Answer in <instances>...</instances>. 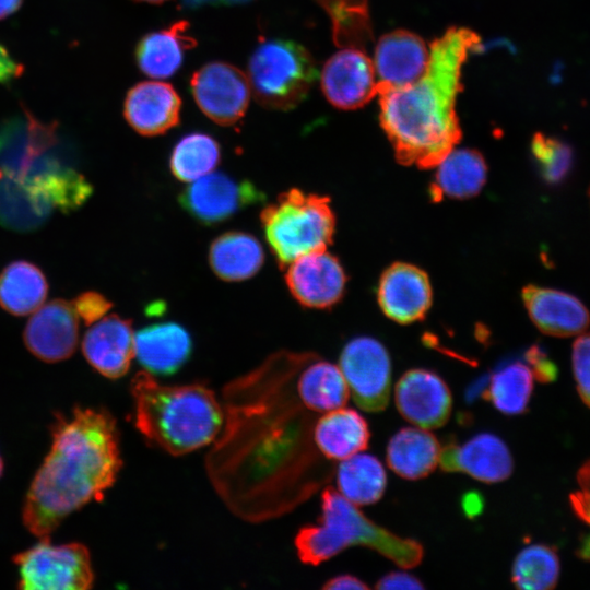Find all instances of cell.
<instances>
[{
	"mask_svg": "<svg viewBox=\"0 0 590 590\" xmlns=\"http://www.w3.org/2000/svg\"><path fill=\"white\" fill-rule=\"evenodd\" d=\"M51 446L27 489L22 508L25 528L39 539L72 512L102 500L121 469L116 421L104 409H73L56 414Z\"/></svg>",
	"mask_w": 590,
	"mask_h": 590,
	"instance_id": "obj_1",
	"label": "cell"
},
{
	"mask_svg": "<svg viewBox=\"0 0 590 590\" xmlns=\"http://www.w3.org/2000/svg\"><path fill=\"white\" fill-rule=\"evenodd\" d=\"M479 43L475 32L450 27L430 44L427 68L416 81L377 83L380 126L402 165L434 168L460 141L456 101L461 69Z\"/></svg>",
	"mask_w": 590,
	"mask_h": 590,
	"instance_id": "obj_2",
	"label": "cell"
},
{
	"mask_svg": "<svg viewBox=\"0 0 590 590\" xmlns=\"http://www.w3.org/2000/svg\"><path fill=\"white\" fill-rule=\"evenodd\" d=\"M134 425L152 445L182 456L212 442L222 429L223 409L201 384L162 385L148 371L131 381Z\"/></svg>",
	"mask_w": 590,
	"mask_h": 590,
	"instance_id": "obj_3",
	"label": "cell"
},
{
	"mask_svg": "<svg viewBox=\"0 0 590 590\" xmlns=\"http://www.w3.org/2000/svg\"><path fill=\"white\" fill-rule=\"evenodd\" d=\"M351 546L369 547L406 569L420 565L424 556L418 541L377 524L338 491L326 487L318 524L305 526L296 534L297 555L304 564L317 566Z\"/></svg>",
	"mask_w": 590,
	"mask_h": 590,
	"instance_id": "obj_4",
	"label": "cell"
},
{
	"mask_svg": "<svg viewBox=\"0 0 590 590\" xmlns=\"http://www.w3.org/2000/svg\"><path fill=\"white\" fill-rule=\"evenodd\" d=\"M266 239L280 267L326 250L335 232L330 199L293 188L281 193L260 215Z\"/></svg>",
	"mask_w": 590,
	"mask_h": 590,
	"instance_id": "obj_5",
	"label": "cell"
},
{
	"mask_svg": "<svg viewBox=\"0 0 590 590\" xmlns=\"http://www.w3.org/2000/svg\"><path fill=\"white\" fill-rule=\"evenodd\" d=\"M247 78L256 101L274 110H290L309 94L318 79L316 62L298 43L272 38L252 51Z\"/></svg>",
	"mask_w": 590,
	"mask_h": 590,
	"instance_id": "obj_6",
	"label": "cell"
},
{
	"mask_svg": "<svg viewBox=\"0 0 590 590\" xmlns=\"http://www.w3.org/2000/svg\"><path fill=\"white\" fill-rule=\"evenodd\" d=\"M17 588L26 590H86L94 571L88 548L81 543L52 544L49 539L13 556Z\"/></svg>",
	"mask_w": 590,
	"mask_h": 590,
	"instance_id": "obj_7",
	"label": "cell"
},
{
	"mask_svg": "<svg viewBox=\"0 0 590 590\" xmlns=\"http://www.w3.org/2000/svg\"><path fill=\"white\" fill-rule=\"evenodd\" d=\"M58 145L57 126L24 110L0 123V175L28 177L66 166Z\"/></svg>",
	"mask_w": 590,
	"mask_h": 590,
	"instance_id": "obj_8",
	"label": "cell"
},
{
	"mask_svg": "<svg viewBox=\"0 0 590 590\" xmlns=\"http://www.w3.org/2000/svg\"><path fill=\"white\" fill-rule=\"evenodd\" d=\"M340 369L355 404L366 412L386 409L391 389V359L371 337L350 340L340 355Z\"/></svg>",
	"mask_w": 590,
	"mask_h": 590,
	"instance_id": "obj_9",
	"label": "cell"
},
{
	"mask_svg": "<svg viewBox=\"0 0 590 590\" xmlns=\"http://www.w3.org/2000/svg\"><path fill=\"white\" fill-rule=\"evenodd\" d=\"M190 88L201 111L221 126H233L245 115L250 102L247 75L224 61H211L191 76Z\"/></svg>",
	"mask_w": 590,
	"mask_h": 590,
	"instance_id": "obj_10",
	"label": "cell"
},
{
	"mask_svg": "<svg viewBox=\"0 0 590 590\" xmlns=\"http://www.w3.org/2000/svg\"><path fill=\"white\" fill-rule=\"evenodd\" d=\"M263 199L252 182L224 173H210L192 181L179 196L184 210L205 225L222 223Z\"/></svg>",
	"mask_w": 590,
	"mask_h": 590,
	"instance_id": "obj_11",
	"label": "cell"
},
{
	"mask_svg": "<svg viewBox=\"0 0 590 590\" xmlns=\"http://www.w3.org/2000/svg\"><path fill=\"white\" fill-rule=\"evenodd\" d=\"M394 402L408 422L425 429L444 426L452 409L448 385L435 371L413 368L405 371L394 387Z\"/></svg>",
	"mask_w": 590,
	"mask_h": 590,
	"instance_id": "obj_12",
	"label": "cell"
},
{
	"mask_svg": "<svg viewBox=\"0 0 590 590\" xmlns=\"http://www.w3.org/2000/svg\"><path fill=\"white\" fill-rule=\"evenodd\" d=\"M286 268L287 287L303 306L327 309L342 298L346 274L338 258L327 250L304 255Z\"/></svg>",
	"mask_w": 590,
	"mask_h": 590,
	"instance_id": "obj_13",
	"label": "cell"
},
{
	"mask_svg": "<svg viewBox=\"0 0 590 590\" xmlns=\"http://www.w3.org/2000/svg\"><path fill=\"white\" fill-rule=\"evenodd\" d=\"M321 90L339 109H356L377 95L374 63L365 51L343 48L332 55L321 72Z\"/></svg>",
	"mask_w": 590,
	"mask_h": 590,
	"instance_id": "obj_14",
	"label": "cell"
},
{
	"mask_svg": "<svg viewBox=\"0 0 590 590\" xmlns=\"http://www.w3.org/2000/svg\"><path fill=\"white\" fill-rule=\"evenodd\" d=\"M27 350L40 361L69 358L79 342V316L72 302L54 299L42 305L28 320L24 333Z\"/></svg>",
	"mask_w": 590,
	"mask_h": 590,
	"instance_id": "obj_15",
	"label": "cell"
},
{
	"mask_svg": "<svg viewBox=\"0 0 590 590\" xmlns=\"http://www.w3.org/2000/svg\"><path fill=\"white\" fill-rule=\"evenodd\" d=\"M377 299L391 320L408 324L422 320L433 302V291L425 271L406 262L388 267L378 284Z\"/></svg>",
	"mask_w": 590,
	"mask_h": 590,
	"instance_id": "obj_16",
	"label": "cell"
},
{
	"mask_svg": "<svg viewBox=\"0 0 590 590\" xmlns=\"http://www.w3.org/2000/svg\"><path fill=\"white\" fill-rule=\"evenodd\" d=\"M442 471L463 472L484 483L507 480L514 470V460L505 441L493 433H480L463 445L448 442L440 450Z\"/></svg>",
	"mask_w": 590,
	"mask_h": 590,
	"instance_id": "obj_17",
	"label": "cell"
},
{
	"mask_svg": "<svg viewBox=\"0 0 590 590\" xmlns=\"http://www.w3.org/2000/svg\"><path fill=\"white\" fill-rule=\"evenodd\" d=\"M181 99L168 83L144 81L133 85L126 94L123 116L129 126L141 135H160L180 121Z\"/></svg>",
	"mask_w": 590,
	"mask_h": 590,
	"instance_id": "obj_18",
	"label": "cell"
},
{
	"mask_svg": "<svg viewBox=\"0 0 590 590\" xmlns=\"http://www.w3.org/2000/svg\"><path fill=\"white\" fill-rule=\"evenodd\" d=\"M87 363L109 379L125 376L134 357V333L129 319L117 315L103 317L90 328L82 341Z\"/></svg>",
	"mask_w": 590,
	"mask_h": 590,
	"instance_id": "obj_19",
	"label": "cell"
},
{
	"mask_svg": "<svg viewBox=\"0 0 590 590\" xmlns=\"http://www.w3.org/2000/svg\"><path fill=\"white\" fill-rule=\"evenodd\" d=\"M522 299L532 322L545 334L578 335L589 327L588 309L578 298L568 293L527 285L522 290Z\"/></svg>",
	"mask_w": 590,
	"mask_h": 590,
	"instance_id": "obj_20",
	"label": "cell"
},
{
	"mask_svg": "<svg viewBox=\"0 0 590 590\" xmlns=\"http://www.w3.org/2000/svg\"><path fill=\"white\" fill-rule=\"evenodd\" d=\"M428 60L429 48L416 34L405 30L385 34L375 48L377 83L390 86L412 83L425 72Z\"/></svg>",
	"mask_w": 590,
	"mask_h": 590,
	"instance_id": "obj_21",
	"label": "cell"
},
{
	"mask_svg": "<svg viewBox=\"0 0 590 590\" xmlns=\"http://www.w3.org/2000/svg\"><path fill=\"white\" fill-rule=\"evenodd\" d=\"M192 341L181 324L156 322L134 333V356L150 374L176 373L190 357Z\"/></svg>",
	"mask_w": 590,
	"mask_h": 590,
	"instance_id": "obj_22",
	"label": "cell"
},
{
	"mask_svg": "<svg viewBox=\"0 0 590 590\" xmlns=\"http://www.w3.org/2000/svg\"><path fill=\"white\" fill-rule=\"evenodd\" d=\"M55 209L33 179L0 175V225L21 233L42 227Z\"/></svg>",
	"mask_w": 590,
	"mask_h": 590,
	"instance_id": "obj_23",
	"label": "cell"
},
{
	"mask_svg": "<svg viewBox=\"0 0 590 590\" xmlns=\"http://www.w3.org/2000/svg\"><path fill=\"white\" fill-rule=\"evenodd\" d=\"M189 22L176 21L168 27L143 35L138 42L134 58L138 68L153 79H166L181 67L185 54L197 45L188 33Z\"/></svg>",
	"mask_w": 590,
	"mask_h": 590,
	"instance_id": "obj_24",
	"label": "cell"
},
{
	"mask_svg": "<svg viewBox=\"0 0 590 590\" xmlns=\"http://www.w3.org/2000/svg\"><path fill=\"white\" fill-rule=\"evenodd\" d=\"M370 429L356 410L339 408L319 417L314 425L312 440L329 460H344L369 446Z\"/></svg>",
	"mask_w": 590,
	"mask_h": 590,
	"instance_id": "obj_25",
	"label": "cell"
},
{
	"mask_svg": "<svg viewBox=\"0 0 590 590\" xmlns=\"http://www.w3.org/2000/svg\"><path fill=\"white\" fill-rule=\"evenodd\" d=\"M440 450L438 439L425 428L403 427L389 439L386 459L400 477L420 480L436 469Z\"/></svg>",
	"mask_w": 590,
	"mask_h": 590,
	"instance_id": "obj_26",
	"label": "cell"
},
{
	"mask_svg": "<svg viewBox=\"0 0 590 590\" xmlns=\"http://www.w3.org/2000/svg\"><path fill=\"white\" fill-rule=\"evenodd\" d=\"M430 185V196L435 201L442 197L468 199L476 196L487 177V166L483 156L471 149L452 150L437 166Z\"/></svg>",
	"mask_w": 590,
	"mask_h": 590,
	"instance_id": "obj_27",
	"label": "cell"
},
{
	"mask_svg": "<svg viewBox=\"0 0 590 590\" xmlns=\"http://www.w3.org/2000/svg\"><path fill=\"white\" fill-rule=\"evenodd\" d=\"M264 251L260 241L245 232H227L216 237L209 250L213 272L224 281H244L262 267Z\"/></svg>",
	"mask_w": 590,
	"mask_h": 590,
	"instance_id": "obj_28",
	"label": "cell"
},
{
	"mask_svg": "<svg viewBox=\"0 0 590 590\" xmlns=\"http://www.w3.org/2000/svg\"><path fill=\"white\" fill-rule=\"evenodd\" d=\"M296 392L309 411L326 413L346 404L350 390L340 367L316 355L296 381Z\"/></svg>",
	"mask_w": 590,
	"mask_h": 590,
	"instance_id": "obj_29",
	"label": "cell"
},
{
	"mask_svg": "<svg viewBox=\"0 0 590 590\" xmlns=\"http://www.w3.org/2000/svg\"><path fill=\"white\" fill-rule=\"evenodd\" d=\"M48 292L42 270L28 261H14L0 273V306L15 316L38 309Z\"/></svg>",
	"mask_w": 590,
	"mask_h": 590,
	"instance_id": "obj_30",
	"label": "cell"
},
{
	"mask_svg": "<svg viewBox=\"0 0 590 590\" xmlns=\"http://www.w3.org/2000/svg\"><path fill=\"white\" fill-rule=\"evenodd\" d=\"M335 481L339 493L356 506L377 503L387 487L382 463L368 453H356L342 460L335 472Z\"/></svg>",
	"mask_w": 590,
	"mask_h": 590,
	"instance_id": "obj_31",
	"label": "cell"
},
{
	"mask_svg": "<svg viewBox=\"0 0 590 590\" xmlns=\"http://www.w3.org/2000/svg\"><path fill=\"white\" fill-rule=\"evenodd\" d=\"M329 15L332 38L341 48H357L366 52L373 42L368 0H314Z\"/></svg>",
	"mask_w": 590,
	"mask_h": 590,
	"instance_id": "obj_32",
	"label": "cell"
},
{
	"mask_svg": "<svg viewBox=\"0 0 590 590\" xmlns=\"http://www.w3.org/2000/svg\"><path fill=\"white\" fill-rule=\"evenodd\" d=\"M533 382L534 376L528 365L521 362L509 363L491 376L484 397L500 413L519 415L528 408Z\"/></svg>",
	"mask_w": 590,
	"mask_h": 590,
	"instance_id": "obj_33",
	"label": "cell"
},
{
	"mask_svg": "<svg viewBox=\"0 0 590 590\" xmlns=\"http://www.w3.org/2000/svg\"><path fill=\"white\" fill-rule=\"evenodd\" d=\"M220 160L221 148L213 137L204 132H191L175 144L169 167L177 179L192 182L210 174Z\"/></svg>",
	"mask_w": 590,
	"mask_h": 590,
	"instance_id": "obj_34",
	"label": "cell"
},
{
	"mask_svg": "<svg viewBox=\"0 0 590 590\" xmlns=\"http://www.w3.org/2000/svg\"><path fill=\"white\" fill-rule=\"evenodd\" d=\"M559 558L556 551L545 544L522 548L511 567V581L522 590L553 589L559 577Z\"/></svg>",
	"mask_w": 590,
	"mask_h": 590,
	"instance_id": "obj_35",
	"label": "cell"
},
{
	"mask_svg": "<svg viewBox=\"0 0 590 590\" xmlns=\"http://www.w3.org/2000/svg\"><path fill=\"white\" fill-rule=\"evenodd\" d=\"M28 178L43 188L55 208L64 213L83 205L93 191L87 179L68 165Z\"/></svg>",
	"mask_w": 590,
	"mask_h": 590,
	"instance_id": "obj_36",
	"label": "cell"
},
{
	"mask_svg": "<svg viewBox=\"0 0 590 590\" xmlns=\"http://www.w3.org/2000/svg\"><path fill=\"white\" fill-rule=\"evenodd\" d=\"M531 150L545 181L555 185L565 179L573 164V152L566 143L536 133L533 135Z\"/></svg>",
	"mask_w": 590,
	"mask_h": 590,
	"instance_id": "obj_37",
	"label": "cell"
},
{
	"mask_svg": "<svg viewBox=\"0 0 590 590\" xmlns=\"http://www.w3.org/2000/svg\"><path fill=\"white\" fill-rule=\"evenodd\" d=\"M578 489L570 495V504L577 517L590 526V460L577 473ZM577 555L590 562V532L581 540Z\"/></svg>",
	"mask_w": 590,
	"mask_h": 590,
	"instance_id": "obj_38",
	"label": "cell"
},
{
	"mask_svg": "<svg viewBox=\"0 0 590 590\" xmlns=\"http://www.w3.org/2000/svg\"><path fill=\"white\" fill-rule=\"evenodd\" d=\"M571 362L578 394L582 402L590 408V332L581 333L575 340Z\"/></svg>",
	"mask_w": 590,
	"mask_h": 590,
	"instance_id": "obj_39",
	"label": "cell"
},
{
	"mask_svg": "<svg viewBox=\"0 0 590 590\" xmlns=\"http://www.w3.org/2000/svg\"><path fill=\"white\" fill-rule=\"evenodd\" d=\"M72 305L76 315L85 324L98 321L113 307L111 302L104 295L92 291L80 294L72 302Z\"/></svg>",
	"mask_w": 590,
	"mask_h": 590,
	"instance_id": "obj_40",
	"label": "cell"
},
{
	"mask_svg": "<svg viewBox=\"0 0 590 590\" xmlns=\"http://www.w3.org/2000/svg\"><path fill=\"white\" fill-rule=\"evenodd\" d=\"M526 359L534 378L539 381L550 382L556 379L557 368L540 346H531L526 353Z\"/></svg>",
	"mask_w": 590,
	"mask_h": 590,
	"instance_id": "obj_41",
	"label": "cell"
},
{
	"mask_svg": "<svg viewBox=\"0 0 590 590\" xmlns=\"http://www.w3.org/2000/svg\"><path fill=\"white\" fill-rule=\"evenodd\" d=\"M376 589L380 590H394V589H408L418 590L424 589L422 581L412 574L406 571H390L379 578L375 585Z\"/></svg>",
	"mask_w": 590,
	"mask_h": 590,
	"instance_id": "obj_42",
	"label": "cell"
},
{
	"mask_svg": "<svg viewBox=\"0 0 590 590\" xmlns=\"http://www.w3.org/2000/svg\"><path fill=\"white\" fill-rule=\"evenodd\" d=\"M23 72L24 66L15 60L9 49L0 43V83H10Z\"/></svg>",
	"mask_w": 590,
	"mask_h": 590,
	"instance_id": "obj_43",
	"label": "cell"
},
{
	"mask_svg": "<svg viewBox=\"0 0 590 590\" xmlns=\"http://www.w3.org/2000/svg\"><path fill=\"white\" fill-rule=\"evenodd\" d=\"M322 589L324 590H343V589L362 590V589H369V587L358 577L353 576L351 574H343V575H338L327 580L322 585Z\"/></svg>",
	"mask_w": 590,
	"mask_h": 590,
	"instance_id": "obj_44",
	"label": "cell"
},
{
	"mask_svg": "<svg viewBox=\"0 0 590 590\" xmlns=\"http://www.w3.org/2000/svg\"><path fill=\"white\" fill-rule=\"evenodd\" d=\"M481 496L474 493H468L463 496L462 508L469 517H474L482 509Z\"/></svg>",
	"mask_w": 590,
	"mask_h": 590,
	"instance_id": "obj_45",
	"label": "cell"
},
{
	"mask_svg": "<svg viewBox=\"0 0 590 590\" xmlns=\"http://www.w3.org/2000/svg\"><path fill=\"white\" fill-rule=\"evenodd\" d=\"M22 3L23 0H0V21L14 14Z\"/></svg>",
	"mask_w": 590,
	"mask_h": 590,
	"instance_id": "obj_46",
	"label": "cell"
},
{
	"mask_svg": "<svg viewBox=\"0 0 590 590\" xmlns=\"http://www.w3.org/2000/svg\"><path fill=\"white\" fill-rule=\"evenodd\" d=\"M134 1L152 3V4H161V3L165 2V1H168V0H134Z\"/></svg>",
	"mask_w": 590,
	"mask_h": 590,
	"instance_id": "obj_47",
	"label": "cell"
},
{
	"mask_svg": "<svg viewBox=\"0 0 590 590\" xmlns=\"http://www.w3.org/2000/svg\"><path fill=\"white\" fill-rule=\"evenodd\" d=\"M3 469H4L3 459H2V457L0 455V477L2 476Z\"/></svg>",
	"mask_w": 590,
	"mask_h": 590,
	"instance_id": "obj_48",
	"label": "cell"
}]
</instances>
